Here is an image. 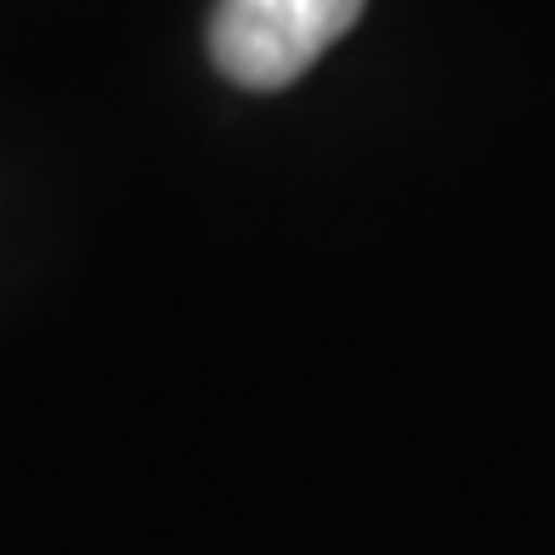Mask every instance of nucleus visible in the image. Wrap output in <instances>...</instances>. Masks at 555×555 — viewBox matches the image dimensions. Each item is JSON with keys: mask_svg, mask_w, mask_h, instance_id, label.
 Segmentation results:
<instances>
[{"mask_svg": "<svg viewBox=\"0 0 555 555\" xmlns=\"http://www.w3.org/2000/svg\"><path fill=\"white\" fill-rule=\"evenodd\" d=\"M363 17V0H216L210 57L244 91L300 80Z\"/></svg>", "mask_w": 555, "mask_h": 555, "instance_id": "nucleus-1", "label": "nucleus"}]
</instances>
